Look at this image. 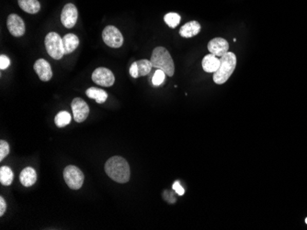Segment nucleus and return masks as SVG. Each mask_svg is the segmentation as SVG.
Masks as SVG:
<instances>
[{
    "mask_svg": "<svg viewBox=\"0 0 307 230\" xmlns=\"http://www.w3.org/2000/svg\"><path fill=\"white\" fill-rule=\"evenodd\" d=\"M105 172L110 178L119 183H126L130 180V166L125 159L121 156L109 159L105 163Z\"/></svg>",
    "mask_w": 307,
    "mask_h": 230,
    "instance_id": "f257e3e1",
    "label": "nucleus"
},
{
    "mask_svg": "<svg viewBox=\"0 0 307 230\" xmlns=\"http://www.w3.org/2000/svg\"><path fill=\"white\" fill-rule=\"evenodd\" d=\"M150 61L153 68L162 70L168 76H173L175 73L173 59L167 49L164 47L154 49Z\"/></svg>",
    "mask_w": 307,
    "mask_h": 230,
    "instance_id": "f03ea898",
    "label": "nucleus"
},
{
    "mask_svg": "<svg viewBox=\"0 0 307 230\" xmlns=\"http://www.w3.org/2000/svg\"><path fill=\"white\" fill-rule=\"evenodd\" d=\"M237 66V56L234 52H226L220 58V66L213 74V82L217 85H223L228 81L234 73Z\"/></svg>",
    "mask_w": 307,
    "mask_h": 230,
    "instance_id": "7ed1b4c3",
    "label": "nucleus"
},
{
    "mask_svg": "<svg viewBox=\"0 0 307 230\" xmlns=\"http://www.w3.org/2000/svg\"><path fill=\"white\" fill-rule=\"evenodd\" d=\"M45 48L48 54L55 60H60L65 55L63 38L57 32H50L46 35Z\"/></svg>",
    "mask_w": 307,
    "mask_h": 230,
    "instance_id": "20e7f679",
    "label": "nucleus"
},
{
    "mask_svg": "<svg viewBox=\"0 0 307 230\" xmlns=\"http://www.w3.org/2000/svg\"><path fill=\"white\" fill-rule=\"evenodd\" d=\"M64 178L66 184L72 190H79L84 182V174L81 170L74 165H68L64 170Z\"/></svg>",
    "mask_w": 307,
    "mask_h": 230,
    "instance_id": "39448f33",
    "label": "nucleus"
},
{
    "mask_svg": "<svg viewBox=\"0 0 307 230\" xmlns=\"http://www.w3.org/2000/svg\"><path fill=\"white\" fill-rule=\"evenodd\" d=\"M102 39L111 48H120L123 44V36L116 27L107 26L102 31Z\"/></svg>",
    "mask_w": 307,
    "mask_h": 230,
    "instance_id": "423d86ee",
    "label": "nucleus"
},
{
    "mask_svg": "<svg viewBox=\"0 0 307 230\" xmlns=\"http://www.w3.org/2000/svg\"><path fill=\"white\" fill-rule=\"evenodd\" d=\"M92 80L99 86L110 87L113 86V83L115 82V77L111 70L105 67H99L93 72Z\"/></svg>",
    "mask_w": 307,
    "mask_h": 230,
    "instance_id": "0eeeda50",
    "label": "nucleus"
},
{
    "mask_svg": "<svg viewBox=\"0 0 307 230\" xmlns=\"http://www.w3.org/2000/svg\"><path fill=\"white\" fill-rule=\"evenodd\" d=\"M71 108L73 111L74 119L78 123L85 121L89 115V108L82 98H75L72 101Z\"/></svg>",
    "mask_w": 307,
    "mask_h": 230,
    "instance_id": "6e6552de",
    "label": "nucleus"
},
{
    "mask_svg": "<svg viewBox=\"0 0 307 230\" xmlns=\"http://www.w3.org/2000/svg\"><path fill=\"white\" fill-rule=\"evenodd\" d=\"M78 11L77 7L74 4H66L61 13V22L67 28L72 29L78 22Z\"/></svg>",
    "mask_w": 307,
    "mask_h": 230,
    "instance_id": "1a4fd4ad",
    "label": "nucleus"
},
{
    "mask_svg": "<svg viewBox=\"0 0 307 230\" xmlns=\"http://www.w3.org/2000/svg\"><path fill=\"white\" fill-rule=\"evenodd\" d=\"M7 27L10 34L14 37H22L25 33V23L22 17L16 14L9 15L7 20Z\"/></svg>",
    "mask_w": 307,
    "mask_h": 230,
    "instance_id": "9d476101",
    "label": "nucleus"
},
{
    "mask_svg": "<svg viewBox=\"0 0 307 230\" xmlns=\"http://www.w3.org/2000/svg\"><path fill=\"white\" fill-rule=\"evenodd\" d=\"M208 50L213 55L216 57H222L225 55L229 50V44L226 39L223 38H214L209 41Z\"/></svg>",
    "mask_w": 307,
    "mask_h": 230,
    "instance_id": "9b49d317",
    "label": "nucleus"
},
{
    "mask_svg": "<svg viewBox=\"0 0 307 230\" xmlns=\"http://www.w3.org/2000/svg\"><path fill=\"white\" fill-rule=\"evenodd\" d=\"M34 71L36 74H38L39 78L43 82H48L50 81L52 77V67L47 61L44 59H39L35 61Z\"/></svg>",
    "mask_w": 307,
    "mask_h": 230,
    "instance_id": "f8f14e48",
    "label": "nucleus"
},
{
    "mask_svg": "<svg viewBox=\"0 0 307 230\" xmlns=\"http://www.w3.org/2000/svg\"><path fill=\"white\" fill-rule=\"evenodd\" d=\"M20 181L23 186H32L37 181V174L36 171L31 167H27L22 170L20 174Z\"/></svg>",
    "mask_w": 307,
    "mask_h": 230,
    "instance_id": "ddd939ff",
    "label": "nucleus"
},
{
    "mask_svg": "<svg viewBox=\"0 0 307 230\" xmlns=\"http://www.w3.org/2000/svg\"><path fill=\"white\" fill-rule=\"evenodd\" d=\"M202 65H203V69L206 73L214 74L220 66V59H218L215 55H213L212 53H210L206 56H204Z\"/></svg>",
    "mask_w": 307,
    "mask_h": 230,
    "instance_id": "4468645a",
    "label": "nucleus"
},
{
    "mask_svg": "<svg viewBox=\"0 0 307 230\" xmlns=\"http://www.w3.org/2000/svg\"><path fill=\"white\" fill-rule=\"evenodd\" d=\"M202 27L198 22H190L183 25L179 31V34L183 38H192L199 34Z\"/></svg>",
    "mask_w": 307,
    "mask_h": 230,
    "instance_id": "2eb2a0df",
    "label": "nucleus"
},
{
    "mask_svg": "<svg viewBox=\"0 0 307 230\" xmlns=\"http://www.w3.org/2000/svg\"><path fill=\"white\" fill-rule=\"evenodd\" d=\"M63 44H64L65 54H70L78 48L79 45V39L77 35L68 33L65 35V37L63 38Z\"/></svg>",
    "mask_w": 307,
    "mask_h": 230,
    "instance_id": "dca6fc26",
    "label": "nucleus"
},
{
    "mask_svg": "<svg viewBox=\"0 0 307 230\" xmlns=\"http://www.w3.org/2000/svg\"><path fill=\"white\" fill-rule=\"evenodd\" d=\"M21 9L29 14L38 13L41 9V4L38 0H17Z\"/></svg>",
    "mask_w": 307,
    "mask_h": 230,
    "instance_id": "f3484780",
    "label": "nucleus"
},
{
    "mask_svg": "<svg viewBox=\"0 0 307 230\" xmlns=\"http://www.w3.org/2000/svg\"><path fill=\"white\" fill-rule=\"evenodd\" d=\"M86 95L91 99L95 100L98 104H103L108 98V94L102 89L97 87H91L87 89Z\"/></svg>",
    "mask_w": 307,
    "mask_h": 230,
    "instance_id": "a211bd4d",
    "label": "nucleus"
},
{
    "mask_svg": "<svg viewBox=\"0 0 307 230\" xmlns=\"http://www.w3.org/2000/svg\"><path fill=\"white\" fill-rule=\"evenodd\" d=\"M14 180L13 171L8 166H2L0 168V182L1 184L9 186Z\"/></svg>",
    "mask_w": 307,
    "mask_h": 230,
    "instance_id": "6ab92c4d",
    "label": "nucleus"
},
{
    "mask_svg": "<svg viewBox=\"0 0 307 230\" xmlns=\"http://www.w3.org/2000/svg\"><path fill=\"white\" fill-rule=\"evenodd\" d=\"M71 119V115L67 111H61L56 116L55 123L58 128H64L69 124Z\"/></svg>",
    "mask_w": 307,
    "mask_h": 230,
    "instance_id": "aec40b11",
    "label": "nucleus"
},
{
    "mask_svg": "<svg viewBox=\"0 0 307 230\" xmlns=\"http://www.w3.org/2000/svg\"><path fill=\"white\" fill-rule=\"evenodd\" d=\"M136 62L138 66L139 76H146L151 72L152 68H153L151 61L143 59V60H139Z\"/></svg>",
    "mask_w": 307,
    "mask_h": 230,
    "instance_id": "412c9836",
    "label": "nucleus"
},
{
    "mask_svg": "<svg viewBox=\"0 0 307 230\" xmlns=\"http://www.w3.org/2000/svg\"><path fill=\"white\" fill-rule=\"evenodd\" d=\"M180 19H182L180 16L178 14L174 13V12L166 14L164 17L165 22L171 29H175L179 24Z\"/></svg>",
    "mask_w": 307,
    "mask_h": 230,
    "instance_id": "4be33fe9",
    "label": "nucleus"
},
{
    "mask_svg": "<svg viewBox=\"0 0 307 230\" xmlns=\"http://www.w3.org/2000/svg\"><path fill=\"white\" fill-rule=\"evenodd\" d=\"M166 75L165 72H163L162 70L157 69L155 72L154 76L152 77V83L155 86V87H159L163 82H164L165 78H166Z\"/></svg>",
    "mask_w": 307,
    "mask_h": 230,
    "instance_id": "5701e85b",
    "label": "nucleus"
},
{
    "mask_svg": "<svg viewBox=\"0 0 307 230\" xmlns=\"http://www.w3.org/2000/svg\"><path fill=\"white\" fill-rule=\"evenodd\" d=\"M9 145L6 140H0V161L9 155Z\"/></svg>",
    "mask_w": 307,
    "mask_h": 230,
    "instance_id": "b1692460",
    "label": "nucleus"
},
{
    "mask_svg": "<svg viewBox=\"0 0 307 230\" xmlns=\"http://www.w3.org/2000/svg\"><path fill=\"white\" fill-rule=\"evenodd\" d=\"M10 66V60L8 56L2 54L0 56V69L6 70Z\"/></svg>",
    "mask_w": 307,
    "mask_h": 230,
    "instance_id": "393cba45",
    "label": "nucleus"
},
{
    "mask_svg": "<svg viewBox=\"0 0 307 230\" xmlns=\"http://www.w3.org/2000/svg\"><path fill=\"white\" fill-rule=\"evenodd\" d=\"M130 74L133 78H138V77H140V76H139L138 66H137V62H136V61L133 62L132 66H131Z\"/></svg>",
    "mask_w": 307,
    "mask_h": 230,
    "instance_id": "a878e982",
    "label": "nucleus"
},
{
    "mask_svg": "<svg viewBox=\"0 0 307 230\" xmlns=\"http://www.w3.org/2000/svg\"><path fill=\"white\" fill-rule=\"evenodd\" d=\"M173 190L177 193L178 196H183L184 195V188L180 185L179 182H175L173 183Z\"/></svg>",
    "mask_w": 307,
    "mask_h": 230,
    "instance_id": "bb28decb",
    "label": "nucleus"
},
{
    "mask_svg": "<svg viewBox=\"0 0 307 230\" xmlns=\"http://www.w3.org/2000/svg\"><path fill=\"white\" fill-rule=\"evenodd\" d=\"M6 210H7V204H6L4 198L1 196L0 197V217L4 216Z\"/></svg>",
    "mask_w": 307,
    "mask_h": 230,
    "instance_id": "cd10ccee",
    "label": "nucleus"
},
{
    "mask_svg": "<svg viewBox=\"0 0 307 230\" xmlns=\"http://www.w3.org/2000/svg\"><path fill=\"white\" fill-rule=\"evenodd\" d=\"M305 223H306V224H307V218H306V219H305Z\"/></svg>",
    "mask_w": 307,
    "mask_h": 230,
    "instance_id": "c85d7f7f",
    "label": "nucleus"
}]
</instances>
